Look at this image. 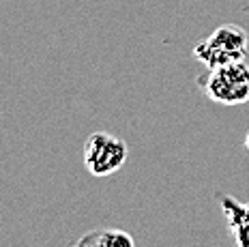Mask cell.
I'll use <instances>...</instances> for the list:
<instances>
[{
    "label": "cell",
    "instance_id": "7a4b0ae2",
    "mask_svg": "<svg viewBox=\"0 0 249 247\" xmlns=\"http://www.w3.org/2000/svg\"><path fill=\"white\" fill-rule=\"evenodd\" d=\"M202 92L224 106H241L249 101V65L245 60L206 69L198 78Z\"/></svg>",
    "mask_w": 249,
    "mask_h": 247
},
{
    "label": "cell",
    "instance_id": "6da1fadb",
    "mask_svg": "<svg viewBox=\"0 0 249 247\" xmlns=\"http://www.w3.org/2000/svg\"><path fill=\"white\" fill-rule=\"evenodd\" d=\"M249 37L245 28L238 24H224L215 28L204 41L194 48V58L200 60L206 69H215L221 65L247 60Z\"/></svg>",
    "mask_w": 249,
    "mask_h": 247
},
{
    "label": "cell",
    "instance_id": "5b68a950",
    "mask_svg": "<svg viewBox=\"0 0 249 247\" xmlns=\"http://www.w3.org/2000/svg\"><path fill=\"white\" fill-rule=\"evenodd\" d=\"M73 247H136L133 236L124 230H90L82 236Z\"/></svg>",
    "mask_w": 249,
    "mask_h": 247
},
{
    "label": "cell",
    "instance_id": "277c9868",
    "mask_svg": "<svg viewBox=\"0 0 249 247\" xmlns=\"http://www.w3.org/2000/svg\"><path fill=\"white\" fill-rule=\"evenodd\" d=\"M228 215V226L236 241V247H249V204H238L234 198H221Z\"/></svg>",
    "mask_w": 249,
    "mask_h": 247
},
{
    "label": "cell",
    "instance_id": "3957f363",
    "mask_svg": "<svg viewBox=\"0 0 249 247\" xmlns=\"http://www.w3.org/2000/svg\"><path fill=\"white\" fill-rule=\"evenodd\" d=\"M127 142L106 131H95L84 142V166L92 176H110L127 161Z\"/></svg>",
    "mask_w": 249,
    "mask_h": 247
},
{
    "label": "cell",
    "instance_id": "8992f818",
    "mask_svg": "<svg viewBox=\"0 0 249 247\" xmlns=\"http://www.w3.org/2000/svg\"><path fill=\"white\" fill-rule=\"evenodd\" d=\"M245 148L249 151V131H247V136H245Z\"/></svg>",
    "mask_w": 249,
    "mask_h": 247
}]
</instances>
